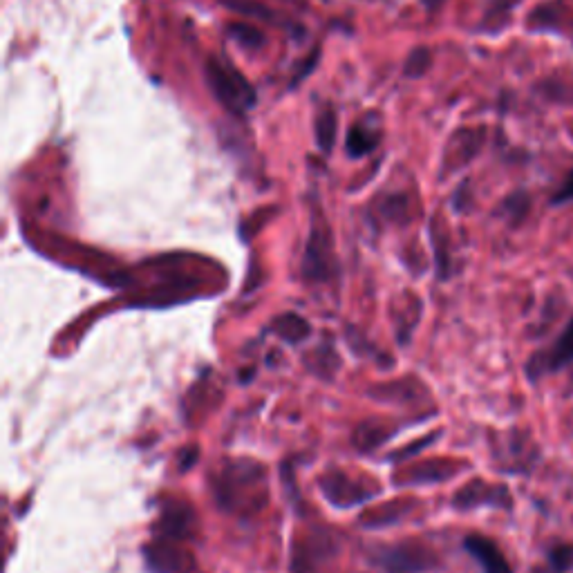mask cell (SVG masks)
<instances>
[{
	"label": "cell",
	"mask_w": 573,
	"mask_h": 573,
	"mask_svg": "<svg viewBox=\"0 0 573 573\" xmlns=\"http://www.w3.org/2000/svg\"><path fill=\"white\" fill-rule=\"evenodd\" d=\"M206 79H209L215 99L227 110L236 112V115H242L244 110L256 106V92H253L251 83L244 79L238 70H231L218 61H211L206 65Z\"/></svg>",
	"instance_id": "obj_1"
},
{
	"label": "cell",
	"mask_w": 573,
	"mask_h": 573,
	"mask_svg": "<svg viewBox=\"0 0 573 573\" xmlns=\"http://www.w3.org/2000/svg\"><path fill=\"white\" fill-rule=\"evenodd\" d=\"M464 547L479 565H482L486 573H513L509 562L502 556V551L497 549L491 540L482 538V535H471V538H466Z\"/></svg>",
	"instance_id": "obj_2"
},
{
	"label": "cell",
	"mask_w": 573,
	"mask_h": 573,
	"mask_svg": "<svg viewBox=\"0 0 573 573\" xmlns=\"http://www.w3.org/2000/svg\"><path fill=\"white\" fill-rule=\"evenodd\" d=\"M383 565L390 573H415L426 567L424 560L417 558V551H408V549L390 551L388 556H385Z\"/></svg>",
	"instance_id": "obj_3"
},
{
	"label": "cell",
	"mask_w": 573,
	"mask_h": 573,
	"mask_svg": "<svg viewBox=\"0 0 573 573\" xmlns=\"http://www.w3.org/2000/svg\"><path fill=\"white\" fill-rule=\"evenodd\" d=\"M377 146V137L363 126H354L345 139V150L350 157H365Z\"/></svg>",
	"instance_id": "obj_4"
},
{
	"label": "cell",
	"mask_w": 573,
	"mask_h": 573,
	"mask_svg": "<svg viewBox=\"0 0 573 573\" xmlns=\"http://www.w3.org/2000/svg\"><path fill=\"white\" fill-rule=\"evenodd\" d=\"M229 34H231L233 41L240 43L242 48H247V50H260L262 45H265V36H262L256 27L249 25V23L236 21L229 27Z\"/></svg>",
	"instance_id": "obj_5"
},
{
	"label": "cell",
	"mask_w": 573,
	"mask_h": 573,
	"mask_svg": "<svg viewBox=\"0 0 573 573\" xmlns=\"http://www.w3.org/2000/svg\"><path fill=\"white\" fill-rule=\"evenodd\" d=\"M560 21H562V5L560 3L540 5L529 16V25L538 27V30H553V27H556Z\"/></svg>",
	"instance_id": "obj_6"
},
{
	"label": "cell",
	"mask_w": 573,
	"mask_h": 573,
	"mask_svg": "<svg viewBox=\"0 0 573 573\" xmlns=\"http://www.w3.org/2000/svg\"><path fill=\"white\" fill-rule=\"evenodd\" d=\"M571 361H573V321L569 323L565 334L560 336V341L556 343V347H553L549 365L553 370H558V368H562V365H567Z\"/></svg>",
	"instance_id": "obj_7"
},
{
	"label": "cell",
	"mask_w": 573,
	"mask_h": 573,
	"mask_svg": "<svg viewBox=\"0 0 573 573\" xmlns=\"http://www.w3.org/2000/svg\"><path fill=\"white\" fill-rule=\"evenodd\" d=\"M334 139H336V117L332 110H325L321 119H318V126H316V142L321 146V150L325 153H330L332 146H334Z\"/></svg>",
	"instance_id": "obj_8"
},
{
	"label": "cell",
	"mask_w": 573,
	"mask_h": 573,
	"mask_svg": "<svg viewBox=\"0 0 573 573\" xmlns=\"http://www.w3.org/2000/svg\"><path fill=\"white\" fill-rule=\"evenodd\" d=\"M430 63H432L430 50L428 48H417V50L410 52L406 65H403V72H406V77L419 79V77H424V74L428 72Z\"/></svg>",
	"instance_id": "obj_9"
},
{
	"label": "cell",
	"mask_w": 573,
	"mask_h": 573,
	"mask_svg": "<svg viewBox=\"0 0 573 573\" xmlns=\"http://www.w3.org/2000/svg\"><path fill=\"white\" fill-rule=\"evenodd\" d=\"M227 7H231L233 12H238L242 16H251V18H260V21H274V12L267 7H262L258 3H240V0H227L224 3Z\"/></svg>",
	"instance_id": "obj_10"
},
{
	"label": "cell",
	"mask_w": 573,
	"mask_h": 573,
	"mask_svg": "<svg viewBox=\"0 0 573 573\" xmlns=\"http://www.w3.org/2000/svg\"><path fill=\"white\" fill-rule=\"evenodd\" d=\"M506 209L511 211L513 218H522V215L529 211V200H526V195L524 193H518V195H513L509 202H506Z\"/></svg>",
	"instance_id": "obj_11"
},
{
	"label": "cell",
	"mask_w": 573,
	"mask_h": 573,
	"mask_svg": "<svg viewBox=\"0 0 573 573\" xmlns=\"http://www.w3.org/2000/svg\"><path fill=\"white\" fill-rule=\"evenodd\" d=\"M551 562L558 569H569L573 565V549L571 547H560L551 553Z\"/></svg>",
	"instance_id": "obj_12"
},
{
	"label": "cell",
	"mask_w": 573,
	"mask_h": 573,
	"mask_svg": "<svg viewBox=\"0 0 573 573\" xmlns=\"http://www.w3.org/2000/svg\"><path fill=\"white\" fill-rule=\"evenodd\" d=\"M573 200V171L567 175L565 184H562V189L553 197V204H562V202H571Z\"/></svg>",
	"instance_id": "obj_13"
},
{
	"label": "cell",
	"mask_w": 573,
	"mask_h": 573,
	"mask_svg": "<svg viewBox=\"0 0 573 573\" xmlns=\"http://www.w3.org/2000/svg\"><path fill=\"white\" fill-rule=\"evenodd\" d=\"M421 3H424L426 9H439L441 5L446 3V0H421Z\"/></svg>",
	"instance_id": "obj_14"
},
{
	"label": "cell",
	"mask_w": 573,
	"mask_h": 573,
	"mask_svg": "<svg viewBox=\"0 0 573 573\" xmlns=\"http://www.w3.org/2000/svg\"><path fill=\"white\" fill-rule=\"evenodd\" d=\"M571 135H573V126H571Z\"/></svg>",
	"instance_id": "obj_15"
}]
</instances>
